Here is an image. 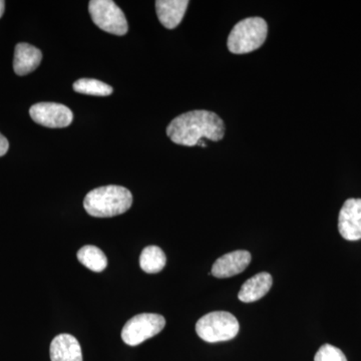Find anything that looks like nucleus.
Here are the masks:
<instances>
[{
  "instance_id": "9",
  "label": "nucleus",
  "mask_w": 361,
  "mask_h": 361,
  "mask_svg": "<svg viewBox=\"0 0 361 361\" xmlns=\"http://www.w3.org/2000/svg\"><path fill=\"white\" fill-rule=\"evenodd\" d=\"M251 254L248 251L238 250L225 254L214 263L211 274L216 278H229L238 275L248 267Z\"/></svg>"
},
{
  "instance_id": "6",
  "label": "nucleus",
  "mask_w": 361,
  "mask_h": 361,
  "mask_svg": "<svg viewBox=\"0 0 361 361\" xmlns=\"http://www.w3.org/2000/svg\"><path fill=\"white\" fill-rule=\"evenodd\" d=\"M166 320L160 314L142 313L130 318L122 330V339L130 346H137L160 334Z\"/></svg>"
},
{
  "instance_id": "11",
  "label": "nucleus",
  "mask_w": 361,
  "mask_h": 361,
  "mask_svg": "<svg viewBox=\"0 0 361 361\" xmlns=\"http://www.w3.org/2000/svg\"><path fill=\"white\" fill-rule=\"evenodd\" d=\"M42 59V51L32 44L20 42L14 51L13 70L18 75H28L37 70Z\"/></svg>"
},
{
  "instance_id": "18",
  "label": "nucleus",
  "mask_w": 361,
  "mask_h": 361,
  "mask_svg": "<svg viewBox=\"0 0 361 361\" xmlns=\"http://www.w3.org/2000/svg\"><path fill=\"white\" fill-rule=\"evenodd\" d=\"M9 149V142L4 135L0 134V157L6 155Z\"/></svg>"
},
{
  "instance_id": "15",
  "label": "nucleus",
  "mask_w": 361,
  "mask_h": 361,
  "mask_svg": "<svg viewBox=\"0 0 361 361\" xmlns=\"http://www.w3.org/2000/svg\"><path fill=\"white\" fill-rule=\"evenodd\" d=\"M78 259L82 265L94 272H102L108 266V259L101 249L87 245L78 252Z\"/></svg>"
},
{
  "instance_id": "17",
  "label": "nucleus",
  "mask_w": 361,
  "mask_h": 361,
  "mask_svg": "<svg viewBox=\"0 0 361 361\" xmlns=\"http://www.w3.org/2000/svg\"><path fill=\"white\" fill-rule=\"evenodd\" d=\"M314 361H348V358L341 349L331 344H324L318 349Z\"/></svg>"
},
{
  "instance_id": "19",
  "label": "nucleus",
  "mask_w": 361,
  "mask_h": 361,
  "mask_svg": "<svg viewBox=\"0 0 361 361\" xmlns=\"http://www.w3.org/2000/svg\"><path fill=\"white\" fill-rule=\"evenodd\" d=\"M4 9H6V2L4 0H0V18L4 16Z\"/></svg>"
},
{
  "instance_id": "10",
  "label": "nucleus",
  "mask_w": 361,
  "mask_h": 361,
  "mask_svg": "<svg viewBox=\"0 0 361 361\" xmlns=\"http://www.w3.org/2000/svg\"><path fill=\"white\" fill-rule=\"evenodd\" d=\"M51 361H82L80 342L71 334H59L54 337L49 348Z\"/></svg>"
},
{
  "instance_id": "2",
  "label": "nucleus",
  "mask_w": 361,
  "mask_h": 361,
  "mask_svg": "<svg viewBox=\"0 0 361 361\" xmlns=\"http://www.w3.org/2000/svg\"><path fill=\"white\" fill-rule=\"evenodd\" d=\"M133 204V195L121 186H104L92 190L85 196L84 207L92 217L110 218L127 212Z\"/></svg>"
},
{
  "instance_id": "16",
  "label": "nucleus",
  "mask_w": 361,
  "mask_h": 361,
  "mask_svg": "<svg viewBox=\"0 0 361 361\" xmlns=\"http://www.w3.org/2000/svg\"><path fill=\"white\" fill-rule=\"evenodd\" d=\"M73 90L78 94H89V96L106 97L113 94V87L104 84L101 80L94 78H80L73 84Z\"/></svg>"
},
{
  "instance_id": "12",
  "label": "nucleus",
  "mask_w": 361,
  "mask_h": 361,
  "mask_svg": "<svg viewBox=\"0 0 361 361\" xmlns=\"http://www.w3.org/2000/svg\"><path fill=\"white\" fill-rule=\"evenodd\" d=\"M189 6L188 0H158L156 11L159 20L168 30L180 25Z\"/></svg>"
},
{
  "instance_id": "4",
  "label": "nucleus",
  "mask_w": 361,
  "mask_h": 361,
  "mask_svg": "<svg viewBox=\"0 0 361 361\" xmlns=\"http://www.w3.org/2000/svg\"><path fill=\"white\" fill-rule=\"evenodd\" d=\"M240 325L234 315L226 311L208 313L198 320L196 332L209 343L231 341L238 334Z\"/></svg>"
},
{
  "instance_id": "13",
  "label": "nucleus",
  "mask_w": 361,
  "mask_h": 361,
  "mask_svg": "<svg viewBox=\"0 0 361 361\" xmlns=\"http://www.w3.org/2000/svg\"><path fill=\"white\" fill-rule=\"evenodd\" d=\"M273 278L269 273L261 272L247 280L240 289L238 298L244 303L255 302L269 292Z\"/></svg>"
},
{
  "instance_id": "8",
  "label": "nucleus",
  "mask_w": 361,
  "mask_h": 361,
  "mask_svg": "<svg viewBox=\"0 0 361 361\" xmlns=\"http://www.w3.org/2000/svg\"><path fill=\"white\" fill-rule=\"evenodd\" d=\"M339 233L348 241L361 239V199L344 202L338 217Z\"/></svg>"
},
{
  "instance_id": "3",
  "label": "nucleus",
  "mask_w": 361,
  "mask_h": 361,
  "mask_svg": "<svg viewBox=\"0 0 361 361\" xmlns=\"http://www.w3.org/2000/svg\"><path fill=\"white\" fill-rule=\"evenodd\" d=\"M267 33L268 25L263 18H249L239 21L228 37V49L235 54L256 51L264 44Z\"/></svg>"
},
{
  "instance_id": "14",
  "label": "nucleus",
  "mask_w": 361,
  "mask_h": 361,
  "mask_svg": "<svg viewBox=\"0 0 361 361\" xmlns=\"http://www.w3.org/2000/svg\"><path fill=\"white\" fill-rule=\"evenodd\" d=\"M167 263L165 253L158 246H148L142 250L140 257V266L149 274L161 272Z\"/></svg>"
},
{
  "instance_id": "1",
  "label": "nucleus",
  "mask_w": 361,
  "mask_h": 361,
  "mask_svg": "<svg viewBox=\"0 0 361 361\" xmlns=\"http://www.w3.org/2000/svg\"><path fill=\"white\" fill-rule=\"evenodd\" d=\"M225 125L213 111H188L175 118L167 128L171 141L180 146L194 147L203 137L218 142L224 137Z\"/></svg>"
},
{
  "instance_id": "7",
  "label": "nucleus",
  "mask_w": 361,
  "mask_h": 361,
  "mask_svg": "<svg viewBox=\"0 0 361 361\" xmlns=\"http://www.w3.org/2000/svg\"><path fill=\"white\" fill-rule=\"evenodd\" d=\"M30 115L39 125L52 129L68 127L73 123V111L61 104L39 103L33 104Z\"/></svg>"
},
{
  "instance_id": "5",
  "label": "nucleus",
  "mask_w": 361,
  "mask_h": 361,
  "mask_svg": "<svg viewBox=\"0 0 361 361\" xmlns=\"http://www.w3.org/2000/svg\"><path fill=\"white\" fill-rule=\"evenodd\" d=\"M89 11L94 25L104 32L122 37L129 30L122 9L111 0H92Z\"/></svg>"
}]
</instances>
